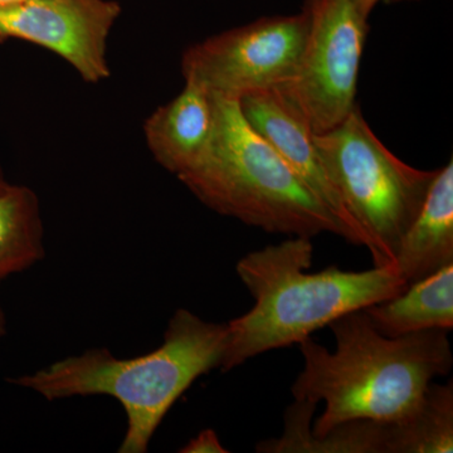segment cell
<instances>
[{
  "label": "cell",
  "mask_w": 453,
  "mask_h": 453,
  "mask_svg": "<svg viewBox=\"0 0 453 453\" xmlns=\"http://www.w3.org/2000/svg\"><path fill=\"white\" fill-rule=\"evenodd\" d=\"M329 327L335 350L311 338L301 342L303 368L291 387L295 401L325 403L311 436H324L345 422L408 418L432 380L451 372L447 330L386 336L363 310L336 319Z\"/></svg>",
  "instance_id": "6da1fadb"
},
{
  "label": "cell",
  "mask_w": 453,
  "mask_h": 453,
  "mask_svg": "<svg viewBox=\"0 0 453 453\" xmlns=\"http://www.w3.org/2000/svg\"><path fill=\"white\" fill-rule=\"evenodd\" d=\"M312 255L311 238L290 237L237 262V275L255 305L226 323L228 339L220 371H232L266 351L300 344L336 319L407 288L408 282L393 265L357 273L336 266L305 273L311 267Z\"/></svg>",
  "instance_id": "7a4b0ae2"
},
{
  "label": "cell",
  "mask_w": 453,
  "mask_h": 453,
  "mask_svg": "<svg viewBox=\"0 0 453 453\" xmlns=\"http://www.w3.org/2000/svg\"><path fill=\"white\" fill-rule=\"evenodd\" d=\"M226 339V324L210 323L178 309L163 344L144 356L120 359L109 349H88L8 381L50 402L89 395L115 398L127 419L119 452L145 453L178 399L199 377L220 369Z\"/></svg>",
  "instance_id": "3957f363"
},
{
  "label": "cell",
  "mask_w": 453,
  "mask_h": 453,
  "mask_svg": "<svg viewBox=\"0 0 453 453\" xmlns=\"http://www.w3.org/2000/svg\"><path fill=\"white\" fill-rule=\"evenodd\" d=\"M214 98L216 127L210 148L179 180L205 207L244 225L290 237L344 238L332 211L246 121L238 100Z\"/></svg>",
  "instance_id": "277c9868"
},
{
  "label": "cell",
  "mask_w": 453,
  "mask_h": 453,
  "mask_svg": "<svg viewBox=\"0 0 453 453\" xmlns=\"http://www.w3.org/2000/svg\"><path fill=\"white\" fill-rule=\"evenodd\" d=\"M314 142L349 213L374 244L380 266L393 265L438 169H417L399 159L375 135L359 105L333 129L314 134Z\"/></svg>",
  "instance_id": "5b68a950"
},
{
  "label": "cell",
  "mask_w": 453,
  "mask_h": 453,
  "mask_svg": "<svg viewBox=\"0 0 453 453\" xmlns=\"http://www.w3.org/2000/svg\"><path fill=\"white\" fill-rule=\"evenodd\" d=\"M306 35L299 67L281 88L314 134L329 131L357 106L368 18L353 0H306Z\"/></svg>",
  "instance_id": "8992f818"
},
{
  "label": "cell",
  "mask_w": 453,
  "mask_h": 453,
  "mask_svg": "<svg viewBox=\"0 0 453 453\" xmlns=\"http://www.w3.org/2000/svg\"><path fill=\"white\" fill-rule=\"evenodd\" d=\"M303 12L265 17L211 35L184 52L181 73L211 94L234 100L282 88L299 67L306 35Z\"/></svg>",
  "instance_id": "52a82bcc"
},
{
  "label": "cell",
  "mask_w": 453,
  "mask_h": 453,
  "mask_svg": "<svg viewBox=\"0 0 453 453\" xmlns=\"http://www.w3.org/2000/svg\"><path fill=\"white\" fill-rule=\"evenodd\" d=\"M121 5L115 0H25L0 7V43L11 38L52 50L83 81L110 76L107 38Z\"/></svg>",
  "instance_id": "ba28073f"
},
{
  "label": "cell",
  "mask_w": 453,
  "mask_h": 453,
  "mask_svg": "<svg viewBox=\"0 0 453 453\" xmlns=\"http://www.w3.org/2000/svg\"><path fill=\"white\" fill-rule=\"evenodd\" d=\"M238 103L252 129L275 148L303 183L332 211L344 232V240L354 246L365 247L374 266H380L374 244L349 213L325 168L315 146L314 131L285 92L279 88L262 89L247 95Z\"/></svg>",
  "instance_id": "9c48e42d"
},
{
  "label": "cell",
  "mask_w": 453,
  "mask_h": 453,
  "mask_svg": "<svg viewBox=\"0 0 453 453\" xmlns=\"http://www.w3.org/2000/svg\"><path fill=\"white\" fill-rule=\"evenodd\" d=\"M214 127V95L199 83L186 80L183 91L174 100L146 119L144 134L154 159L178 178L204 157Z\"/></svg>",
  "instance_id": "30bf717a"
},
{
  "label": "cell",
  "mask_w": 453,
  "mask_h": 453,
  "mask_svg": "<svg viewBox=\"0 0 453 453\" xmlns=\"http://www.w3.org/2000/svg\"><path fill=\"white\" fill-rule=\"evenodd\" d=\"M453 264V160L437 170L418 216L396 247L393 266L408 285Z\"/></svg>",
  "instance_id": "8fae6325"
},
{
  "label": "cell",
  "mask_w": 453,
  "mask_h": 453,
  "mask_svg": "<svg viewBox=\"0 0 453 453\" xmlns=\"http://www.w3.org/2000/svg\"><path fill=\"white\" fill-rule=\"evenodd\" d=\"M316 403L295 401L285 413L280 438L262 441L259 453H395L393 422L350 421L336 426L321 437L311 436Z\"/></svg>",
  "instance_id": "7c38bea8"
},
{
  "label": "cell",
  "mask_w": 453,
  "mask_h": 453,
  "mask_svg": "<svg viewBox=\"0 0 453 453\" xmlns=\"http://www.w3.org/2000/svg\"><path fill=\"white\" fill-rule=\"evenodd\" d=\"M375 329L386 336L426 330H452L453 264L441 268L395 297L363 309Z\"/></svg>",
  "instance_id": "4fadbf2b"
},
{
  "label": "cell",
  "mask_w": 453,
  "mask_h": 453,
  "mask_svg": "<svg viewBox=\"0 0 453 453\" xmlns=\"http://www.w3.org/2000/svg\"><path fill=\"white\" fill-rule=\"evenodd\" d=\"M46 256L38 196L11 184L0 193V283L25 273Z\"/></svg>",
  "instance_id": "5bb4252c"
},
{
  "label": "cell",
  "mask_w": 453,
  "mask_h": 453,
  "mask_svg": "<svg viewBox=\"0 0 453 453\" xmlns=\"http://www.w3.org/2000/svg\"><path fill=\"white\" fill-rule=\"evenodd\" d=\"M399 453L453 452V386L429 384L417 412L395 422Z\"/></svg>",
  "instance_id": "9a60e30c"
},
{
  "label": "cell",
  "mask_w": 453,
  "mask_h": 453,
  "mask_svg": "<svg viewBox=\"0 0 453 453\" xmlns=\"http://www.w3.org/2000/svg\"><path fill=\"white\" fill-rule=\"evenodd\" d=\"M180 453H226L229 452L220 443L217 432L211 428H205L199 432L186 446L179 449Z\"/></svg>",
  "instance_id": "2e32d148"
},
{
  "label": "cell",
  "mask_w": 453,
  "mask_h": 453,
  "mask_svg": "<svg viewBox=\"0 0 453 453\" xmlns=\"http://www.w3.org/2000/svg\"><path fill=\"white\" fill-rule=\"evenodd\" d=\"M380 2V0H353L354 4L359 9L360 13L366 18L371 16L372 9H374L375 5Z\"/></svg>",
  "instance_id": "e0dca14e"
},
{
  "label": "cell",
  "mask_w": 453,
  "mask_h": 453,
  "mask_svg": "<svg viewBox=\"0 0 453 453\" xmlns=\"http://www.w3.org/2000/svg\"><path fill=\"white\" fill-rule=\"evenodd\" d=\"M7 315H5L4 310L0 308V338L7 334Z\"/></svg>",
  "instance_id": "ac0fdd59"
},
{
  "label": "cell",
  "mask_w": 453,
  "mask_h": 453,
  "mask_svg": "<svg viewBox=\"0 0 453 453\" xmlns=\"http://www.w3.org/2000/svg\"><path fill=\"white\" fill-rule=\"evenodd\" d=\"M11 183H8L7 179L4 177L2 168H0V193L5 192L8 189Z\"/></svg>",
  "instance_id": "d6986e66"
},
{
  "label": "cell",
  "mask_w": 453,
  "mask_h": 453,
  "mask_svg": "<svg viewBox=\"0 0 453 453\" xmlns=\"http://www.w3.org/2000/svg\"><path fill=\"white\" fill-rule=\"evenodd\" d=\"M25 2V0H0V7L4 5L16 4V3Z\"/></svg>",
  "instance_id": "ffe728a7"
},
{
  "label": "cell",
  "mask_w": 453,
  "mask_h": 453,
  "mask_svg": "<svg viewBox=\"0 0 453 453\" xmlns=\"http://www.w3.org/2000/svg\"><path fill=\"white\" fill-rule=\"evenodd\" d=\"M384 2H387V3H398V2H404V0H384Z\"/></svg>",
  "instance_id": "44dd1931"
}]
</instances>
